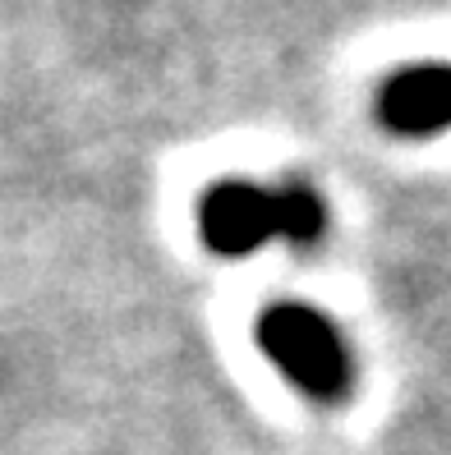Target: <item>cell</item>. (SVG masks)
I'll use <instances>...</instances> for the list:
<instances>
[{
    "mask_svg": "<svg viewBox=\"0 0 451 455\" xmlns=\"http://www.w3.org/2000/svg\"><path fill=\"white\" fill-rule=\"evenodd\" d=\"M258 350L272 359L281 378H290L309 400H336L350 395L355 382V363H350V345L336 331L327 313H318L304 299H272L258 313Z\"/></svg>",
    "mask_w": 451,
    "mask_h": 455,
    "instance_id": "obj_2",
    "label": "cell"
},
{
    "mask_svg": "<svg viewBox=\"0 0 451 455\" xmlns=\"http://www.w3.org/2000/svg\"><path fill=\"white\" fill-rule=\"evenodd\" d=\"M374 116L396 139H438L451 129V65L447 60H419L391 69L378 97Z\"/></svg>",
    "mask_w": 451,
    "mask_h": 455,
    "instance_id": "obj_3",
    "label": "cell"
},
{
    "mask_svg": "<svg viewBox=\"0 0 451 455\" xmlns=\"http://www.w3.org/2000/svg\"><path fill=\"white\" fill-rule=\"evenodd\" d=\"M198 239L221 258H245L262 244L313 249L327 235V203L304 180L254 184V180H217L198 194Z\"/></svg>",
    "mask_w": 451,
    "mask_h": 455,
    "instance_id": "obj_1",
    "label": "cell"
}]
</instances>
